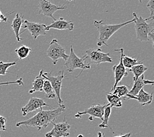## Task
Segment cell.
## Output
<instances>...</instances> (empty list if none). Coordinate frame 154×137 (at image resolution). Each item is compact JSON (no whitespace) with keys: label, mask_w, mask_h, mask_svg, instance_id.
Instances as JSON below:
<instances>
[{"label":"cell","mask_w":154,"mask_h":137,"mask_svg":"<svg viewBox=\"0 0 154 137\" xmlns=\"http://www.w3.org/2000/svg\"><path fill=\"white\" fill-rule=\"evenodd\" d=\"M43 73V70H41L39 72V74L38 76L35 78V79L33 80L32 82V87L31 89L29 90V93L33 94L36 92H42L43 91V87L44 81H45V79L42 76V74Z\"/></svg>","instance_id":"obj_17"},{"label":"cell","mask_w":154,"mask_h":137,"mask_svg":"<svg viewBox=\"0 0 154 137\" xmlns=\"http://www.w3.org/2000/svg\"><path fill=\"white\" fill-rule=\"evenodd\" d=\"M47 55L53 61V64L55 65L60 60L66 61L68 55L66 54L64 47L58 44L57 39H53L51 42L48 49L47 50Z\"/></svg>","instance_id":"obj_5"},{"label":"cell","mask_w":154,"mask_h":137,"mask_svg":"<svg viewBox=\"0 0 154 137\" xmlns=\"http://www.w3.org/2000/svg\"><path fill=\"white\" fill-rule=\"evenodd\" d=\"M86 56L92 64L99 65L103 63H112L113 60L109 56V53H103L100 48H90L86 51Z\"/></svg>","instance_id":"obj_8"},{"label":"cell","mask_w":154,"mask_h":137,"mask_svg":"<svg viewBox=\"0 0 154 137\" xmlns=\"http://www.w3.org/2000/svg\"><path fill=\"white\" fill-rule=\"evenodd\" d=\"M67 7L65 5H54L51 3L49 0H39L38 4L39 14H42L47 17L51 18L53 21H55L56 18L53 17L54 13L59 10L66 9Z\"/></svg>","instance_id":"obj_7"},{"label":"cell","mask_w":154,"mask_h":137,"mask_svg":"<svg viewBox=\"0 0 154 137\" xmlns=\"http://www.w3.org/2000/svg\"><path fill=\"white\" fill-rule=\"evenodd\" d=\"M44 106L52 107V106L47 104L43 99L38 98H31L29 99L28 103L24 107H21V112L23 116H26L29 113L34 112L35 110L42 109Z\"/></svg>","instance_id":"obj_13"},{"label":"cell","mask_w":154,"mask_h":137,"mask_svg":"<svg viewBox=\"0 0 154 137\" xmlns=\"http://www.w3.org/2000/svg\"><path fill=\"white\" fill-rule=\"evenodd\" d=\"M52 124L53 128L51 131L46 133V137H68L69 136L70 125L65 119L61 123H55L53 122Z\"/></svg>","instance_id":"obj_11"},{"label":"cell","mask_w":154,"mask_h":137,"mask_svg":"<svg viewBox=\"0 0 154 137\" xmlns=\"http://www.w3.org/2000/svg\"><path fill=\"white\" fill-rule=\"evenodd\" d=\"M43 91L45 92V93L46 94V97L47 98L54 99L57 97L55 92H54L53 88L52 86H51V84L49 83V80H45V81H44Z\"/></svg>","instance_id":"obj_22"},{"label":"cell","mask_w":154,"mask_h":137,"mask_svg":"<svg viewBox=\"0 0 154 137\" xmlns=\"http://www.w3.org/2000/svg\"><path fill=\"white\" fill-rule=\"evenodd\" d=\"M148 68L143 64H140L130 69V71L133 73V82H135L141 75L147 71Z\"/></svg>","instance_id":"obj_19"},{"label":"cell","mask_w":154,"mask_h":137,"mask_svg":"<svg viewBox=\"0 0 154 137\" xmlns=\"http://www.w3.org/2000/svg\"><path fill=\"white\" fill-rule=\"evenodd\" d=\"M134 19L127 21L125 23L116 24H109L104 23L103 21H94V25L98 29L99 36L97 41V46L100 47L103 46H107V42L113 34L118 31L120 28L125 26L133 23Z\"/></svg>","instance_id":"obj_2"},{"label":"cell","mask_w":154,"mask_h":137,"mask_svg":"<svg viewBox=\"0 0 154 137\" xmlns=\"http://www.w3.org/2000/svg\"><path fill=\"white\" fill-rule=\"evenodd\" d=\"M77 137H84V136H83V135H79Z\"/></svg>","instance_id":"obj_33"},{"label":"cell","mask_w":154,"mask_h":137,"mask_svg":"<svg viewBox=\"0 0 154 137\" xmlns=\"http://www.w3.org/2000/svg\"><path fill=\"white\" fill-rule=\"evenodd\" d=\"M138 1L140 2V3H142V0H138Z\"/></svg>","instance_id":"obj_34"},{"label":"cell","mask_w":154,"mask_h":137,"mask_svg":"<svg viewBox=\"0 0 154 137\" xmlns=\"http://www.w3.org/2000/svg\"><path fill=\"white\" fill-rule=\"evenodd\" d=\"M115 51L120 53V60L119 64L118 65H114L112 67V71L114 73V79H115V83L112 88V92L115 89L116 87L117 86V84L120 83L123 78L125 77L128 75V73L127 71V69L123 65L122 59L123 56L124 55V50L123 48H120V49H116L114 50Z\"/></svg>","instance_id":"obj_9"},{"label":"cell","mask_w":154,"mask_h":137,"mask_svg":"<svg viewBox=\"0 0 154 137\" xmlns=\"http://www.w3.org/2000/svg\"><path fill=\"white\" fill-rule=\"evenodd\" d=\"M153 85L154 82L152 80H146L144 79V75H141L138 79L134 82L133 86L132 87L131 90L129 91V93L128 94L133 96H137V95L138 94V92H140L141 89H142L144 88V86L146 85Z\"/></svg>","instance_id":"obj_15"},{"label":"cell","mask_w":154,"mask_h":137,"mask_svg":"<svg viewBox=\"0 0 154 137\" xmlns=\"http://www.w3.org/2000/svg\"><path fill=\"white\" fill-rule=\"evenodd\" d=\"M97 136H98V137H104V135L102 132H98Z\"/></svg>","instance_id":"obj_32"},{"label":"cell","mask_w":154,"mask_h":137,"mask_svg":"<svg viewBox=\"0 0 154 137\" xmlns=\"http://www.w3.org/2000/svg\"><path fill=\"white\" fill-rule=\"evenodd\" d=\"M65 109L66 106L64 104L60 105L57 108L53 110H43L42 108L34 116L30 119L18 122L16 124V127H31L36 128L38 131H40L42 127L47 128L50 123H52L55 121Z\"/></svg>","instance_id":"obj_1"},{"label":"cell","mask_w":154,"mask_h":137,"mask_svg":"<svg viewBox=\"0 0 154 137\" xmlns=\"http://www.w3.org/2000/svg\"><path fill=\"white\" fill-rule=\"evenodd\" d=\"M129 90L127 86H126V85H122V86H117L111 93L115 94L117 96H118L119 98L125 100V99H127L126 96L129 93Z\"/></svg>","instance_id":"obj_21"},{"label":"cell","mask_w":154,"mask_h":137,"mask_svg":"<svg viewBox=\"0 0 154 137\" xmlns=\"http://www.w3.org/2000/svg\"><path fill=\"white\" fill-rule=\"evenodd\" d=\"M68 2H72V1H74V0H67Z\"/></svg>","instance_id":"obj_35"},{"label":"cell","mask_w":154,"mask_h":137,"mask_svg":"<svg viewBox=\"0 0 154 137\" xmlns=\"http://www.w3.org/2000/svg\"><path fill=\"white\" fill-rule=\"evenodd\" d=\"M18 84L19 86H23L24 83L22 78L18 79L15 81H11V82H5V83H0V86H3V85H9V84Z\"/></svg>","instance_id":"obj_27"},{"label":"cell","mask_w":154,"mask_h":137,"mask_svg":"<svg viewBox=\"0 0 154 137\" xmlns=\"http://www.w3.org/2000/svg\"><path fill=\"white\" fill-rule=\"evenodd\" d=\"M6 123H7L6 118L0 116V131H5L6 130Z\"/></svg>","instance_id":"obj_29"},{"label":"cell","mask_w":154,"mask_h":137,"mask_svg":"<svg viewBox=\"0 0 154 137\" xmlns=\"http://www.w3.org/2000/svg\"><path fill=\"white\" fill-rule=\"evenodd\" d=\"M154 0H149V2L147 3V8L149 9L150 11V15H151V17H154Z\"/></svg>","instance_id":"obj_28"},{"label":"cell","mask_w":154,"mask_h":137,"mask_svg":"<svg viewBox=\"0 0 154 137\" xmlns=\"http://www.w3.org/2000/svg\"><path fill=\"white\" fill-rule=\"evenodd\" d=\"M107 106V104H97L93 105L89 108L86 109L83 112H79L78 113L75 115V118H82L84 115H89L90 117L89 119L90 121H93L94 118H99L102 121L103 120L104 112L106 107Z\"/></svg>","instance_id":"obj_10"},{"label":"cell","mask_w":154,"mask_h":137,"mask_svg":"<svg viewBox=\"0 0 154 137\" xmlns=\"http://www.w3.org/2000/svg\"><path fill=\"white\" fill-rule=\"evenodd\" d=\"M22 27L28 30L31 33L34 40L37 39L39 36H46L47 32L45 31L46 25L44 24L34 23V22H30L27 20H25L23 22V24Z\"/></svg>","instance_id":"obj_12"},{"label":"cell","mask_w":154,"mask_h":137,"mask_svg":"<svg viewBox=\"0 0 154 137\" xmlns=\"http://www.w3.org/2000/svg\"><path fill=\"white\" fill-rule=\"evenodd\" d=\"M111 112H112V107L109 104H107V106L106 107V108L104 109L103 120H102V123L99 125V127L102 129L109 127V126L108 125V121H109V117H110Z\"/></svg>","instance_id":"obj_23"},{"label":"cell","mask_w":154,"mask_h":137,"mask_svg":"<svg viewBox=\"0 0 154 137\" xmlns=\"http://www.w3.org/2000/svg\"><path fill=\"white\" fill-rule=\"evenodd\" d=\"M31 48L26 46H21L15 50V52L20 60H24L26 58L31 52Z\"/></svg>","instance_id":"obj_25"},{"label":"cell","mask_w":154,"mask_h":137,"mask_svg":"<svg viewBox=\"0 0 154 137\" xmlns=\"http://www.w3.org/2000/svg\"><path fill=\"white\" fill-rule=\"evenodd\" d=\"M74 24L72 21H66L63 18H59L58 19L53 21L50 25L46 26L45 31H49L50 29H57V30L72 31L74 30Z\"/></svg>","instance_id":"obj_14"},{"label":"cell","mask_w":154,"mask_h":137,"mask_svg":"<svg viewBox=\"0 0 154 137\" xmlns=\"http://www.w3.org/2000/svg\"><path fill=\"white\" fill-rule=\"evenodd\" d=\"M135 99H137L138 102L140 103L142 106L149 105L152 102L153 93L149 94L144 90V88H142L136 96Z\"/></svg>","instance_id":"obj_18"},{"label":"cell","mask_w":154,"mask_h":137,"mask_svg":"<svg viewBox=\"0 0 154 137\" xmlns=\"http://www.w3.org/2000/svg\"><path fill=\"white\" fill-rule=\"evenodd\" d=\"M23 17L24 16L22 14L17 13L15 17L14 18V19L12 21L11 25V27L14 34H15V37L18 42L23 40V39L21 38L20 37V31L24 22Z\"/></svg>","instance_id":"obj_16"},{"label":"cell","mask_w":154,"mask_h":137,"mask_svg":"<svg viewBox=\"0 0 154 137\" xmlns=\"http://www.w3.org/2000/svg\"><path fill=\"white\" fill-rule=\"evenodd\" d=\"M122 62L125 67L126 69H129L135 65L142 64V61H139L137 59L127 57L125 54L123 56Z\"/></svg>","instance_id":"obj_24"},{"label":"cell","mask_w":154,"mask_h":137,"mask_svg":"<svg viewBox=\"0 0 154 137\" xmlns=\"http://www.w3.org/2000/svg\"><path fill=\"white\" fill-rule=\"evenodd\" d=\"M87 58V57L86 55H83L82 57H79L78 56H77L74 51L73 46L71 45L70 54L68 55L67 60L65 61L64 66L66 67V70L69 73H72L74 70L78 69L82 70L79 75L76 77V78H78L79 75H81V74L83 72V71L91 69V65L89 64H87L85 61Z\"/></svg>","instance_id":"obj_4"},{"label":"cell","mask_w":154,"mask_h":137,"mask_svg":"<svg viewBox=\"0 0 154 137\" xmlns=\"http://www.w3.org/2000/svg\"><path fill=\"white\" fill-rule=\"evenodd\" d=\"M133 16L137 38L141 42L149 41L148 35L150 32H154V21L152 18L153 17L144 18L141 16H138L136 13H133Z\"/></svg>","instance_id":"obj_3"},{"label":"cell","mask_w":154,"mask_h":137,"mask_svg":"<svg viewBox=\"0 0 154 137\" xmlns=\"http://www.w3.org/2000/svg\"><path fill=\"white\" fill-rule=\"evenodd\" d=\"M16 64L17 62L15 61L12 63H4L0 61V75H5L7 73H10L11 72L8 71V69Z\"/></svg>","instance_id":"obj_26"},{"label":"cell","mask_w":154,"mask_h":137,"mask_svg":"<svg viewBox=\"0 0 154 137\" xmlns=\"http://www.w3.org/2000/svg\"><path fill=\"white\" fill-rule=\"evenodd\" d=\"M131 135H132L131 132H128V133H127V134L119 135V136H114V137H131Z\"/></svg>","instance_id":"obj_31"},{"label":"cell","mask_w":154,"mask_h":137,"mask_svg":"<svg viewBox=\"0 0 154 137\" xmlns=\"http://www.w3.org/2000/svg\"><path fill=\"white\" fill-rule=\"evenodd\" d=\"M106 98H107L109 102L108 104L112 107H117V108H120V107H122L123 106V99L112 93H109L106 94Z\"/></svg>","instance_id":"obj_20"},{"label":"cell","mask_w":154,"mask_h":137,"mask_svg":"<svg viewBox=\"0 0 154 137\" xmlns=\"http://www.w3.org/2000/svg\"><path fill=\"white\" fill-rule=\"evenodd\" d=\"M2 21L3 22H7V17L4 15L2 12L1 11H0V23H1Z\"/></svg>","instance_id":"obj_30"},{"label":"cell","mask_w":154,"mask_h":137,"mask_svg":"<svg viewBox=\"0 0 154 137\" xmlns=\"http://www.w3.org/2000/svg\"><path fill=\"white\" fill-rule=\"evenodd\" d=\"M64 73V70L63 71H58L57 76H53L51 75V73H43L42 74V76L44 77V79L49 80L51 84V86H52L54 92H55L56 96L57 97L59 106L62 105V102H63L60 97V93L62 85V80H63L65 77Z\"/></svg>","instance_id":"obj_6"}]
</instances>
